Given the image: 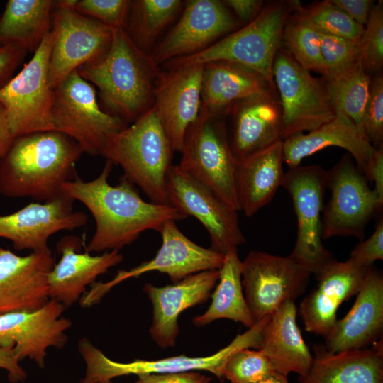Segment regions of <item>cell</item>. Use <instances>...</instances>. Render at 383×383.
I'll use <instances>...</instances> for the list:
<instances>
[{
	"label": "cell",
	"instance_id": "obj_35",
	"mask_svg": "<svg viewBox=\"0 0 383 383\" xmlns=\"http://www.w3.org/2000/svg\"><path fill=\"white\" fill-rule=\"evenodd\" d=\"M282 44L284 45L283 48L301 67L310 72L324 75L321 33L305 18L295 11L292 15L289 13L286 18L282 31Z\"/></svg>",
	"mask_w": 383,
	"mask_h": 383
},
{
	"label": "cell",
	"instance_id": "obj_22",
	"mask_svg": "<svg viewBox=\"0 0 383 383\" xmlns=\"http://www.w3.org/2000/svg\"><path fill=\"white\" fill-rule=\"evenodd\" d=\"M370 267L349 259L345 262L334 260L316 274V288L299 307L305 331L325 338L337 321L338 306L358 293Z\"/></svg>",
	"mask_w": 383,
	"mask_h": 383
},
{
	"label": "cell",
	"instance_id": "obj_33",
	"mask_svg": "<svg viewBox=\"0 0 383 383\" xmlns=\"http://www.w3.org/2000/svg\"><path fill=\"white\" fill-rule=\"evenodd\" d=\"M211 302L207 310L193 318L197 327L205 326L218 319H230L244 325L248 328L255 322L243 292L241 260L238 248L224 255L219 269V279L211 294Z\"/></svg>",
	"mask_w": 383,
	"mask_h": 383
},
{
	"label": "cell",
	"instance_id": "obj_50",
	"mask_svg": "<svg viewBox=\"0 0 383 383\" xmlns=\"http://www.w3.org/2000/svg\"><path fill=\"white\" fill-rule=\"evenodd\" d=\"M14 138L8 125L6 111L0 104V159L6 153Z\"/></svg>",
	"mask_w": 383,
	"mask_h": 383
},
{
	"label": "cell",
	"instance_id": "obj_34",
	"mask_svg": "<svg viewBox=\"0 0 383 383\" xmlns=\"http://www.w3.org/2000/svg\"><path fill=\"white\" fill-rule=\"evenodd\" d=\"M183 4L179 0L131 1L125 30L139 49L150 54L158 36Z\"/></svg>",
	"mask_w": 383,
	"mask_h": 383
},
{
	"label": "cell",
	"instance_id": "obj_11",
	"mask_svg": "<svg viewBox=\"0 0 383 383\" xmlns=\"http://www.w3.org/2000/svg\"><path fill=\"white\" fill-rule=\"evenodd\" d=\"M282 186L292 198L297 219L296 239L289 256L316 274L335 260L322 243L326 171L316 165L289 167Z\"/></svg>",
	"mask_w": 383,
	"mask_h": 383
},
{
	"label": "cell",
	"instance_id": "obj_38",
	"mask_svg": "<svg viewBox=\"0 0 383 383\" xmlns=\"http://www.w3.org/2000/svg\"><path fill=\"white\" fill-rule=\"evenodd\" d=\"M282 376L260 349L237 350L226 362L223 372V378L231 383H257Z\"/></svg>",
	"mask_w": 383,
	"mask_h": 383
},
{
	"label": "cell",
	"instance_id": "obj_18",
	"mask_svg": "<svg viewBox=\"0 0 383 383\" xmlns=\"http://www.w3.org/2000/svg\"><path fill=\"white\" fill-rule=\"evenodd\" d=\"M65 309L49 299L36 310L0 315V347L13 348L20 361L28 357L44 368L47 349L62 348L67 340L65 332L72 323L62 316Z\"/></svg>",
	"mask_w": 383,
	"mask_h": 383
},
{
	"label": "cell",
	"instance_id": "obj_2",
	"mask_svg": "<svg viewBox=\"0 0 383 383\" xmlns=\"http://www.w3.org/2000/svg\"><path fill=\"white\" fill-rule=\"evenodd\" d=\"M83 152L74 139L58 131L15 137L0 159V194L43 202L61 196L63 185L77 177L76 163Z\"/></svg>",
	"mask_w": 383,
	"mask_h": 383
},
{
	"label": "cell",
	"instance_id": "obj_47",
	"mask_svg": "<svg viewBox=\"0 0 383 383\" xmlns=\"http://www.w3.org/2000/svg\"><path fill=\"white\" fill-rule=\"evenodd\" d=\"M19 362L13 348L0 347V368L7 372L9 380L13 383L23 382L27 377Z\"/></svg>",
	"mask_w": 383,
	"mask_h": 383
},
{
	"label": "cell",
	"instance_id": "obj_26",
	"mask_svg": "<svg viewBox=\"0 0 383 383\" xmlns=\"http://www.w3.org/2000/svg\"><path fill=\"white\" fill-rule=\"evenodd\" d=\"M330 146L346 150L368 180L377 149L342 112H337L333 120L306 134L298 133L282 140L284 162L289 167L299 166L305 157Z\"/></svg>",
	"mask_w": 383,
	"mask_h": 383
},
{
	"label": "cell",
	"instance_id": "obj_20",
	"mask_svg": "<svg viewBox=\"0 0 383 383\" xmlns=\"http://www.w3.org/2000/svg\"><path fill=\"white\" fill-rule=\"evenodd\" d=\"M202 65L160 72L154 89V106L174 152H181L185 133L201 105Z\"/></svg>",
	"mask_w": 383,
	"mask_h": 383
},
{
	"label": "cell",
	"instance_id": "obj_39",
	"mask_svg": "<svg viewBox=\"0 0 383 383\" xmlns=\"http://www.w3.org/2000/svg\"><path fill=\"white\" fill-rule=\"evenodd\" d=\"M321 33V48L326 82L334 80L351 70L362 60L359 40Z\"/></svg>",
	"mask_w": 383,
	"mask_h": 383
},
{
	"label": "cell",
	"instance_id": "obj_23",
	"mask_svg": "<svg viewBox=\"0 0 383 383\" xmlns=\"http://www.w3.org/2000/svg\"><path fill=\"white\" fill-rule=\"evenodd\" d=\"M219 279V270L202 271L164 287L145 283L152 305L150 334L161 348L174 347L179 333L178 318L189 308L206 302Z\"/></svg>",
	"mask_w": 383,
	"mask_h": 383
},
{
	"label": "cell",
	"instance_id": "obj_15",
	"mask_svg": "<svg viewBox=\"0 0 383 383\" xmlns=\"http://www.w3.org/2000/svg\"><path fill=\"white\" fill-rule=\"evenodd\" d=\"M168 204L196 218L209 234L213 250L223 255L243 244L238 211L211 189L172 165L166 177Z\"/></svg>",
	"mask_w": 383,
	"mask_h": 383
},
{
	"label": "cell",
	"instance_id": "obj_36",
	"mask_svg": "<svg viewBox=\"0 0 383 383\" xmlns=\"http://www.w3.org/2000/svg\"><path fill=\"white\" fill-rule=\"evenodd\" d=\"M371 80L361 60L340 77L330 82L326 81L335 113H343L361 131Z\"/></svg>",
	"mask_w": 383,
	"mask_h": 383
},
{
	"label": "cell",
	"instance_id": "obj_51",
	"mask_svg": "<svg viewBox=\"0 0 383 383\" xmlns=\"http://www.w3.org/2000/svg\"><path fill=\"white\" fill-rule=\"evenodd\" d=\"M257 383H289L287 377H272Z\"/></svg>",
	"mask_w": 383,
	"mask_h": 383
},
{
	"label": "cell",
	"instance_id": "obj_42",
	"mask_svg": "<svg viewBox=\"0 0 383 383\" xmlns=\"http://www.w3.org/2000/svg\"><path fill=\"white\" fill-rule=\"evenodd\" d=\"M362 131L369 142L377 149L383 146V77L380 72L371 80Z\"/></svg>",
	"mask_w": 383,
	"mask_h": 383
},
{
	"label": "cell",
	"instance_id": "obj_25",
	"mask_svg": "<svg viewBox=\"0 0 383 383\" xmlns=\"http://www.w3.org/2000/svg\"><path fill=\"white\" fill-rule=\"evenodd\" d=\"M80 240L73 235L62 238L57 244L61 258L48 275V296L65 307L78 301L98 276L121 263L123 257L119 250L104 252L100 255L81 253Z\"/></svg>",
	"mask_w": 383,
	"mask_h": 383
},
{
	"label": "cell",
	"instance_id": "obj_49",
	"mask_svg": "<svg viewBox=\"0 0 383 383\" xmlns=\"http://www.w3.org/2000/svg\"><path fill=\"white\" fill-rule=\"evenodd\" d=\"M368 180L374 182L372 189L383 205V146L377 148L370 166Z\"/></svg>",
	"mask_w": 383,
	"mask_h": 383
},
{
	"label": "cell",
	"instance_id": "obj_45",
	"mask_svg": "<svg viewBox=\"0 0 383 383\" xmlns=\"http://www.w3.org/2000/svg\"><path fill=\"white\" fill-rule=\"evenodd\" d=\"M135 383H210L211 378L197 371L145 374L138 376Z\"/></svg>",
	"mask_w": 383,
	"mask_h": 383
},
{
	"label": "cell",
	"instance_id": "obj_3",
	"mask_svg": "<svg viewBox=\"0 0 383 383\" xmlns=\"http://www.w3.org/2000/svg\"><path fill=\"white\" fill-rule=\"evenodd\" d=\"M77 70L99 89L104 111L126 123L154 105L159 65L135 45L124 28L113 29L111 46L103 57Z\"/></svg>",
	"mask_w": 383,
	"mask_h": 383
},
{
	"label": "cell",
	"instance_id": "obj_43",
	"mask_svg": "<svg viewBox=\"0 0 383 383\" xmlns=\"http://www.w3.org/2000/svg\"><path fill=\"white\" fill-rule=\"evenodd\" d=\"M354 263L370 267L377 260H383V220H379L373 233L357 244L350 254V258Z\"/></svg>",
	"mask_w": 383,
	"mask_h": 383
},
{
	"label": "cell",
	"instance_id": "obj_41",
	"mask_svg": "<svg viewBox=\"0 0 383 383\" xmlns=\"http://www.w3.org/2000/svg\"><path fill=\"white\" fill-rule=\"evenodd\" d=\"M130 4L127 0H77L74 9L112 29H125Z\"/></svg>",
	"mask_w": 383,
	"mask_h": 383
},
{
	"label": "cell",
	"instance_id": "obj_40",
	"mask_svg": "<svg viewBox=\"0 0 383 383\" xmlns=\"http://www.w3.org/2000/svg\"><path fill=\"white\" fill-rule=\"evenodd\" d=\"M361 57L368 74L379 72L383 65V1L374 5L359 40Z\"/></svg>",
	"mask_w": 383,
	"mask_h": 383
},
{
	"label": "cell",
	"instance_id": "obj_17",
	"mask_svg": "<svg viewBox=\"0 0 383 383\" xmlns=\"http://www.w3.org/2000/svg\"><path fill=\"white\" fill-rule=\"evenodd\" d=\"M182 8L174 26L150 52L158 65L205 50L238 25L222 1L189 0Z\"/></svg>",
	"mask_w": 383,
	"mask_h": 383
},
{
	"label": "cell",
	"instance_id": "obj_6",
	"mask_svg": "<svg viewBox=\"0 0 383 383\" xmlns=\"http://www.w3.org/2000/svg\"><path fill=\"white\" fill-rule=\"evenodd\" d=\"M225 117L200 110L185 133L178 165L240 211L236 190L238 162L231 150Z\"/></svg>",
	"mask_w": 383,
	"mask_h": 383
},
{
	"label": "cell",
	"instance_id": "obj_7",
	"mask_svg": "<svg viewBox=\"0 0 383 383\" xmlns=\"http://www.w3.org/2000/svg\"><path fill=\"white\" fill-rule=\"evenodd\" d=\"M269 317L257 322L243 334H238L230 344L214 354L204 357L178 355L155 360H135L119 362L106 356L86 338L78 344L79 351L85 362L86 371L80 383H94L111 380L130 374H166L191 371H206L222 379L223 367L229 357L242 348L260 349L261 332Z\"/></svg>",
	"mask_w": 383,
	"mask_h": 383
},
{
	"label": "cell",
	"instance_id": "obj_12",
	"mask_svg": "<svg viewBox=\"0 0 383 383\" xmlns=\"http://www.w3.org/2000/svg\"><path fill=\"white\" fill-rule=\"evenodd\" d=\"M77 1H55L53 6L54 42L48 66L53 89L83 65L103 57L112 42L113 29L78 13Z\"/></svg>",
	"mask_w": 383,
	"mask_h": 383
},
{
	"label": "cell",
	"instance_id": "obj_48",
	"mask_svg": "<svg viewBox=\"0 0 383 383\" xmlns=\"http://www.w3.org/2000/svg\"><path fill=\"white\" fill-rule=\"evenodd\" d=\"M231 9L240 20L250 23L260 12L263 7V1L260 0H225L222 1Z\"/></svg>",
	"mask_w": 383,
	"mask_h": 383
},
{
	"label": "cell",
	"instance_id": "obj_19",
	"mask_svg": "<svg viewBox=\"0 0 383 383\" xmlns=\"http://www.w3.org/2000/svg\"><path fill=\"white\" fill-rule=\"evenodd\" d=\"M74 201L65 192L51 201L30 203L14 213L0 215V238L9 240L16 250L47 249L52 235L86 224L87 215L73 210Z\"/></svg>",
	"mask_w": 383,
	"mask_h": 383
},
{
	"label": "cell",
	"instance_id": "obj_1",
	"mask_svg": "<svg viewBox=\"0 0 383 383\" xmlns=\"http://www.w3.org/2000/svg\"><path fill=\"white\" fill-rule=\"evenodd\" d=\"M113 165L106 160L96 178L84 182L77 177L63 185L65 192L82 203L94 218L96 229L87 252L119 250L146 231L160 233L167 221L188 217L169 204L144 201L124 175L118 184L110 185Z\"/></svg>",
	"mask_w": 383,
	"mask_h": 383
},
{
	"label": "cell",
	"instance_id": "obj_29",
	"mask_svg": "<svg viewBox=\"0 0 383 383\" xmlns=\"http://www.w3.org/2000/svg\"><path fill=\"white\" fill-rule=\"evenodd\" d=\"M312 365L299 383H383L382 338L370 348L328 352L324 345H313Z\"/></svg>",
	"mask_w": 383,
	"mask_h": 383
},
{
	"label": "cell",
	"instance_id": "obj_16",
	"mask_svg": "<svg viewBox=\"0 0 383 383\" xmlns=\"http://www.w3.org/2000/svg\"><path fill=\"white\" fill-rule=\"evenodd\" d=\"M160 233L162 244L152 259L129 270L118 271L109 282L93 283L82 297L83 305L87 307L94 305L114 286L149 272L166 274L174 283L189 275L221 267L224 255L189 240L178 228L176 221H167Z\"/></svg>",
	"mask_w": 383,
	"mask_h": 383
},
{
	"label": "cell",
	"instance_id": "obj_21",
	"mask_svg": "<svg viewBox=\"0 0 383 383\" xmlns=\"http://www.w3.org/2000/svg\"><path fill=\"white\" fill-rule=\"evenodd\" d=\"M54 265L49 248L22 257L0 247V315L44 306L50 299L48 275Z\"/></svg>",
	"mask_w": 383,
	"mask_h": 383
},
{
	"label": "cell",
	"instance_id": "obj_14",
	"mask_svg": "<svg viewBox=\"0 0 383 383\" xmlns=\"http://www.w3.org/2000/svg\"><path fill=\"white\" fill-rule=\"evenodd\" d=\"M311 273L289 255L251 251L241 261L245 298L255 323L272 316L284 302L294 301Z\"/></svg>",
	"mask_w": 383,
	"mask_h": 383
},
{
	"label": "cell",
	"instance_id": "obj_28",
	"mask_svg": "<svg viewBox=\"0 0 383 383\" xmlns=\"http://www.w3.org/2000/svg\"><path fill=\"white\" fill-rule=\"evenodd\" d=\"M201 109L226 116L238 100L275 91L274 83L257 72L229 61L203 65Z\"/></svg>",
	"mask_w": 383,
	"mask_h": 383
},
{
	"label": "cell",
	"instance_id": "obj_30",
	"mask_svg": "<svg viewBox=\"0 0 383 383\" xmlns=\"http://www.w3.org/2000/svg\"><path fill=\"white\" fill-rule=\"evenodd\" d=\"M296 313L294 301L284 302L271 316L261 332L260 349L275 370L285 377L292 372L306 375L313 360L298 327Z\"/></svg>",
	"mask_w": 383,
	"mask_h": 383
},
{
	"label": "cell",
	"instance_id": "obj_32",
	"mask_svg": "<svg viewBox=\"0 0 383 383\" xmlns=\"http://www.w3.org/2000/svg\"><path fill=\"white\" fill-rule=\"evenodd\" d=\"M52 0H9L0 16V47L16 44L35 52L51 31Z\"/></svg>",
	"mask_w": 383,
	"mask_h": 383
},
{
	"label": "cell",
	"instance_id": "obj_13",
	"mask_svg": "<svg viewBox=\"0 0 383 383\" xmlns=\"http://www.w3.org/2000/svg\"><path fill=\"white\" fill-rule=\"evenodd\" d=\"M353 158L345 155L326 171L331 196L323 206L322 239L333 236L365 237L368 222L382 207Z\"/></svg>",
	"mask_w": 383,
	"mask_h": 383
},
{
	"label": "cell",
	"instance_id": "obj_52",
	"mask_svg": "<svg viewBox=\"0 0 383 383\" xmlns=\"http://www.w3.org/2000/svg\"><path fill=\"white\" fill-rule=\"evenodd\" d=\"M94 383H113V382H111V380H107V381L96 382H94Z\"/></svg>",
	"mask_w": 383,
	"mask_h": 383
},
{
	"label": "cell",
	"instance_id": "obj_8",
	"mask_svg": "<svg viewBox=\"0 0 383 383\" xmlns=\"http://www.w3.org/2000/svg\"><path fill=\"white\" fill-rule=\"evenodd\" d=\"M53 42L51 30L30 60L0 89V104L6 111L8 125L14 137L55 131L52 117L55 91L48 79Z\"/></svg>",
	"mask_w": 383,
	"mask_h": 383
},
{
	"label": "cell",
	"instance_id": "obj_4",
	"mask_svg": "<svg viewBox=\"0 0 383 383\" xmlns=\"http://www.w3.org/2000/svg\"><path fill=\"white\" fill-rule=\"evenodd\" d=\"M173 152L153 106L131 126L111 135L102 156L119 165L123 175L152 202L168 204L166 177Z\"/></svg>",
	"mask_w": 383,
	"mask_h": 383
},
{
	"label": "cell",
	"instance_id": "obj_46",
	"mask_svg": "<svg viewBox=\"0 0 383 383\" xmlns=\"http://www.w3.org/2000/svg\"><path fill=\"white\" fill-rule=\"evenodd\" d=\"M357 23L365 26L374 5L372 0H331Z\"/></svg>",
	"mask_w": 383,
	"mask_h": 383
},
{
	"label": "cell",
	"instance_id": "obj_10",
	"mask_svg": "<svg viewBox=\"0 0 383 383\" xmlns=\"http://www.w3.org/2000/svg\"><path fill=\"white\" fill-rule=\"evenodd\" d=\"M52 117L55 131L74 139L84 152L102 155L108 138L127 126L102 109L96 89L75 70L54 89Z\"/></svg>",
	"mask_w": 383,
	"mask_h": 383
},
{
	"label": "cell",
	"instance_id": "obj_37",
	"mask_svg": "<svg viewBox=\"0 0 383 383\" xmlns=\"http://www.w3.org/2000/svg\"><path fill=\"white\" fill-rule=\"evenodd\" d=\"M292 11L305 18L320 33L348 40H360L364 26L355 22L331 0H325L309 7L297 1H289Z\"/></svg>",
	"mask_w": 383,
	"mask_h": 383
},
{
	"label": "cell",
	"instance_id": "obj_9",
	"mask_svg": "<svg viewBox=\"0 0 383 383\" xmlns=\"http://www.w3.org/2000/svg\"><path fill=\"white\" fill-rule=\"evenodd\" d=\"M282 109L281 138L313 131L336 115L326 82L311 75L283 48L273 63Z\"/></svg>",
	"mask_w": 383,
	"mask_h": 383
},
{
	"label": "cell",
	"instance_id": "obj_31",
	"mask_svg": "<svg viewBox=\"0 0 383 383\" xmlns=\"http://www.w3.org/2000/svg\"><path fill=\"white\" fill-rule=\"evenodd\" d=\"M283 162L282 140L238 162L237 196L240 211L246 216H252L273 199L282 184Z\"/></svg>",
	"mask_w": 383,
	"mask_h": 383
},
{
	"label": "cell",
	"instance_id": "obj_5",
	"mask_svg": "<svg viewBox=\"0 0 383 383\" xmlns=\"http://www.w3.org/2000/svg\"><path fill=\"white\" fill-rule=\"evenodd\" d=\"M290 11L289 2L268 3L242 28L198 53L174 59L164 65L170 69L192 65H203L212 61H229L248 67L274 82L273 63L282 47L283 28Z\"/></svg>",
	"mask_w": 383,
	"mask_h": 383
},
{
	"label": "cell",
	"instance_id": "obj_24",
	"mask_svg": "<svg viewBox=\"0 0 383 383\" xmlns=\"http://www.w3.org/2000/svg\"><path fill=\"white\" fill-rule=\"evenodd\" d=\"M383 277L370 268L349 312L337 320L325 338V348L335 353L368 348L382 338Z\"/></svg>",
	"mask_w": 383,
	"mask_h": 383
},
{
	"label": "cell",
	"instance_id": "obj_27",
	"mask_svg": "<svg viewBox=\"0 0 383 383\" xmlns=\"http://www.w3.org/2000/svg\"><path fill=\"white\" fill-rule=\"evenodd\" d=\"M228 114L233 117L230 144L238 162L282 140V109L275 91L238 100Z\"/></svg>",
	"mask_w": 383,
	"mask_h": 383
},
{
	"label": "cell",
	"instance_id": "obj_44",
	"mask_svg": "<svg viewBox=\"0 0 383 383\" xmlns=\"http://www.w3.org/2000/svg\"><path fill=\"white\" fill-rule=\"evenodd\" d=\"M26 52L23 47L16 44L0 47V89L13 78Z\"/></svg>",
	"mask_w": 383,
	"mask_h": 383
}]
</instances>
